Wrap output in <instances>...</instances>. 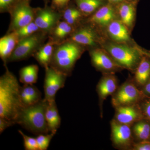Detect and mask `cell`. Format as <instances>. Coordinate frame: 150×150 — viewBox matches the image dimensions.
<instances>
[{"instance_id": "6da1fadb", "label": "cell", "mask_w": 150, "mask_h": 150, "mask_svg": "<svg viewBox=\"0 0 150 150\" xmlns=\"http://www.w3.org/2000/svg\"><path fill=\"white\" fill-rule=\"evenodd\" d=\"M6 71L0 77V117L16 121L24 106L21 97V86L16 76L5 67Z\"/></svg>"}, {"instance_id": "7a4b0ae2", "label": "cell", "mask_w": 150, "mask_h": 150, "mask_svg": "<svg viewBox=\"0 0 150 150\" xmlns=\"http://www.w3.org/2000/svg\"><path fill=\"white\" fill-rule=\"evenodd\" d=\"M48 102L44 99L35 104L24 106L17 119L16 124L35 135L49 132L46 120Z\"/></svg>"}, {"instance_id": "3957f363", "label": "cell", "mask_w": 150, "mask_h": 150, "mask_svg": "<svg viewBox=\"0 0 150 150\" xmlns=\"http://www.w3.org/2000/svg\"><path fill=\"white\" fill-rule=\"evenodd\" d=\"M83 51L81 46L69 40L56 44L50 66L69 76Z\"/></svg>"}, {"instance_id": "277c9868", "label": "cell", "mask_w": 150, "mask_h": 150, "mask_svg": "<svg viewBox=\"0 0 150 150\" xmlns=\"http://www.w3.org/2000/svg\"><path fill=\"white\" fill-rule=\"evenodd\" d=\"M108 54L121 68L136 70L142 57L150 54L146 51H141L123 44L110 43L106 47Z\"/></svg>"}, {"instance_id": "5b68a950", "label": "cell", "mask_w": 150, "mask_h": 150, "mask_svg": "<svg viewBox=\"0 0 150 150\" xmlns=\"http://www.w3.org/2000/svg\"><path fill=\"white\" fill-rule=\"evenodd\" d=\"M48 34L40 30L19 40L18 43L7 61L10 62H20L33 56L44 43Z\"/></svg>"}, {"instance_id": "8992f818", "label": "cell", "mask_w": 150, "mask_h": 150, "mask_svg": "<svg viewBox=\"0 0 150 150\" xmlns=\"http://www.w3.org/2000/svg\"><path fill=\"white\" fill-rule=\"evenodd\" d=\"M113 95L112 103L115 108L140 104L149 98L142 90L139 89L135 84L131 81L123 83Z\"/></svg>"}, {"instance_id": "52a82bcc", "label": "cell", "mask_w": 150, "mask_h": 150, "mask_svg": "<svg viewBox=\"0 0 150 150\" xmlns=\"http://www.w3.org/2000/svg\"><path fill=\"white\" fill-rule=\"evenodd\" d=\"M31 0H21L8 13L11 22L7 33L14 32L34 21L35 8L30 6Z\"/></svg>"}, {"instance_id": "ba28073f", "label": "cell", "mask_w": 150, "mask_h": 150, "mask_svg": "<svg viewBox=\"0 0 150 150\" xmlns=\"http://www.w3.org/2000/svg\"><path fill=\"white\" fill-rule=\"evenodd\" d=\"M45 69L44 99L47 102H53L56 100L57 92L64 86L68 76L50 66Z\"/></svg>"}, {"instance_id": "9c48e42d", "label": "cell", "mask_w": 150, "mask_h": 150, "mask_svg": "<svg viewBox=\"0 0 150 150\" xmlns=\"http://www.w3.org/2000/svg\"><path fill=\"white\" fill-rule=\"evenodd\" d=\"M62 19V13L51 6L35 8L34 21L40 30L49 33Z\"/></svg>"}, {"instance_id": "30bf717a", "label": "cell", "mask_w": 150, "mask_h": 150, "mask_svg": "<svg viewBox=\"0 0 150 150\" xmlns=\"http://www.w3.org/2000/svg\"><path fill=\"white\" fill-rule=\"evenodd\" d=\"M110 126L111 139L115 146L125 149L132 146L133 139L130 126L119 123L114 119L110 122Z\"/></svg>"}, {"instance_id": "8fae6325", "label": "cell", "mask_w": 150, "mask_h": 150, "mask_svg": "<svg viewBox=\"0 0 150 150\" xmlns=\"http://www.w3.org/2000/svg\"><path fill=\"white\" fill-rule=\"evenodd\" d=\"M115 120L119 123L131 125L145 118L140 104L115 108Z\"/></svg>"}, {"instance_id": "7c38bea8", "label": "cell", "mask_w": 150, "mask_h": 150, "mask_svg": "<svg viewBox=\"0 0 150 150\" xmlns=\"http://www.w3.org/2000/svg\"><path fill=\"white\" fill-rule=\"evenodd\" d=\"M92 64L96 69L107 72H112L122 68L108 53L102 49L96 48L90 52Z\"/></svg>"}, {"instance_id": "4fadbf2b", "label": "cell", "mask_w": 150, "mask_h": 150, "mask_svg": "<svg viewBox=\"0 0 150 150\" xmlns=\"http://www.w3.org/2000/svg\"><path fill=\"white\" fill-rule=\"evenodd\" d=\"M67 40L72 41L81 46L93 47L96 45L97 35L91 27L83 26L75 29Z\"/></svg>"}, {"instance_id": "5bb4252c", "label": "cell", "mask_w": 150, "mask_h": 150, "mask_svg": "<svg viewBox=\"0 0 150 150\" xmlns=\"http://www.w3.org/2000/svg\"><path fill=\"white\" fill-rule=\"evenodd\" d=\"M118 88V81L115 76L108 74L104 76L97 86L96 91L99 99V105L102 109L103 103L109 96L113 94Z\"/></svg>"}, {"instance_id": "9a60e30c", "label": "cell", "mask_w": 150, "mask_h": 150, "mask_svg": "<svg viewBox=\"0 0 150 150\" xmlns=\"http://www.w3.org/2000/svg\"><path fill=\"white\" fill-rule=\"evenodd\" d=\"M20 39L16 31L6 33L0 39V57L4 67L7 61L19 41Z\"/></svg>"}, {"instance_id": "2e32d148", "label": "cell", "mask_w": 150, "mask_h": 150, "mask_svg": "<svg viewBox=\"0 0 150 150\" xmlns=\"http://www.w3.org/2000/svg\"><path fill=\"white\" fill-rule=\"evenodd\" d=\"M115 12L110 4L103 6L98 10L89 18L88 23L101 26L108 25L115 18Z\"/></svg>"}, {"instance_id": "e0dca14e", "label": "cell", "mask_w": 150, "mask_h": 150, "mask_svg": "<svg viewBox=\"0 0 150 150\" xmlns=\"http://www.w3.org/2000/svg\"><path fill=\"white\" fill-rule=\"evenodd\" d=\"M75 28L64 21L61 20L48 35V38L56 44L64 42L70 37Z\"/></svg>"}, {"instance_id": "ac0fdd59", "label": "cell", "mask_w": 150, "mask_h": 150, "mask_svg": "<svg viewBox=\"0 0 150 150\" xmlns=\"http://www.w3.org/2000/svg\"><path fill=\"white\" fill-rule=\"evenodd\" d=\"M56 45L53 40L48 38V41L44 43L33 56L38 64L45 69L51 64Z\"/></svg>"}, {"instance_id": "d6986e66", "label": "cell", "mask_w": 150, "mask_h": 150, "mask_svg": "<svg viewBox=\"0 0 150 150\" xmlns=\"http://www.w3.org/2000/svg\"><path fill=\"white\" fill-rule=\"evenodd\" d=\"M107 31L111 38L118 43L128 42L130 40L126 26L121 21H112L108 25Z\"/></svg>"}, {"instance_id": "ffe728a7", "label": "cell", "mask_w": 150, "mask_h": 150, "mask_svg": "<svg viewBox=\"0 0 150 150\" xmlns=\"http://www.w3.org/2000/svg\"><path fill=\"white\" fill-rule=\"evenodd\" d=\"M135 79L137 85L142 87L150 79V54L142 57L136 70Z\"/></svg>"}, {"instance_id": "44dd1931", "label": "cell", "mask_w": 150, "mask_h": 150, "mask_svg": "<svg viewBox=\"0 0 150 150\" xmlns=\"http://www.w3.org/2000/svg\"><path fill=\"white\" fill-rule=\"evenodd\" d=\"M46 116L49 132L55 135L61 123V117L57 108L56 100L48 102Z\"/></svg>"}, {"instance_id": "7402d4cb", "label": "cell", "mask_w": 150, "mask_h": 150, "mask_svg": "<svg viewBox=\"0 0 150 150\" xmlns=\"http://www.w3.org/2000/svg\"><path fill=\"white\" fill-rule=\"evenodd\" d=\"M39 68L37 65L32 64L21 68L19 71V81L23 84H33L38 79Z\"/></svg>"}, {"instance_id": "603a6c76", "label": "cell", "mask_w": 150, "mask_h": 150, "mask_svg": "<svg viewBox=\"0 0 150 150\" xmlns=\"http://www.w3.org/2000/svg\"><path fill=\"white\" fill-rule=\"evenodd\" d=\"M133 132L139 141H150V121L144 118L137 122L133 127Z\"/></svg>"}, {"instance_id": "cb8c5ba5", "label": "cell", "mask_w": 150, "mask_h": 150, "mask_svg": "<svg viewBox=\"0 0 150 150\" xmlns=\"http://www.w3.org/2000/svg\"><path fill=\"white\" fill-rule=\"evenodd\" d=\"M121 21L127 27H130L134 21L135 10L132 4L123 3L118 8Z\"/></svg>"}, {"instance_id": "d4e9b609", "label": "cell", "mask_w": 150, "mask_h": 150, "mask_svg": "<svg viewBox=\"0 0 150 150\" xmlns=\"http://www.w3.org/2000/svg\"><path fill=\"white\" fill-rule=\"evenodd\" d=\"M77 7L82 13L89 15L93 13L100 7L102 0H74Z\"/></svg>"}, {"instance_id": "484cf974", "label": "cell", "mask_w": 150, "mask_h": 150, "mask_svg": "<svg viewBox=\"0 0 150 150\" xmlns=\"http://www.w3.org/2000/svg\"><path fill=\"white\" fill-rule=\"evenodd\" d=\"M21 89L29 97L32 104L41 100V93L40 91L33 84H24Z\"/></svg>"}, {"instance_id": "4316f807", "label": "cell", "mask_w": 150, "mask_h": 150, "mask_svg": "<svg viewBox=\"0 0 150 150\" xmlns=\"http://www.w3.org/2000/svg\"><path fill=\"white\" fill-rule=\"evenodd\" d=\"M40 30V28L33 21L18 30L16 32L18 35L20 40L21 39L30 36Z\"/></svg>"}, {"instance_id": "83f0119b", "label": "cell", "mask_w": 150, "mask_h": 150, "mask_svg": "<svg viewBox=\"0 0 150 150\" xmlns=\"http://www.w3.org/2000/svg\"><path fill=\"white\" fill-rule=\"evenodd\" d=\"M55 134L53 133L50 134H41L38 135L36 137L38 145L39 150H46L48 149L51 140Z\"/></svg>"}, {"instance_id": "f1b7e54d", "label": "cell", "mask_w": 150, "mask_h": 150, "mask_svg": "<svg viewBox=\"0 0 150 150\" xmlns=\"http://www.w3.org/2000/svg\"><path fill=\"white\" fill-rule=\"evenodd\" d=\"M18 132L23 138L25 149V150H39L36 138L28 137L27 135H25L21 130H18Z\"/></svg>"}, {"instance_id": "f546056e", "label": "cell", "mask_w": 150, "mask_h": 150, "mask_svg": "<svg viewBox=\"0 0 150 150\" xmlns=\"http://www.w3.org/2000/svg\"><path fill=\"white\" fill-rule=\"evenodd\" d=\"M21 0H0L1 13H9L11 9Z\"/></svg>"}, {"instance_id": "4dcf8cb0", "label": "cell", "mask_w": 150, "mask_h": 150, "mask_svg": "<svg viewBox=\"0 0 150 150\" xmlns=\"http://www.w3.org/2000/svg\"><path fill=\"white\" fill-rule=\"evenodd\" d=\"M71 0H51V6L62 13L69 5Z\"/></svg>"}, {"instance_id": "1f68e13d", "label": "cell", "mask_w": 150, "mask_h": 150, "mask_svg": "<svg viewBox=\"0 0 150 150\" xmlns=\"http://www.w3.org/2000/svg\"><path fill=\"white\" fill-rule=\"evenodd\" d=\"M141 106L145 118L150 121V97L143 101Z\"/></svg>"}, {"instance_id": "d6a6232c", "label": "cell", "mask_w": 150, "mask_h": 150, "mask_svg": "<svg viewBox=\"0 0 150 150\" xmlns=\"http://www.w3.org/2000/svg\"><path fill=\"white\" fill-rule=\"evenodd\" d=\"M133 150H150V141H139L133 145Z\"/></svg>"}, {"instance_id": "836d02e7", "label": "cell", "mask_w": 150, "mask_h": 150, "mask_svg": "<svg viewBox=\"0 0 150 150\" xmlns=\"http://www.w3.org/2000/svg\"><path fill=\"white\" fill-rule=\"evenodd\" d=\"M16 124L14 121L7 120L5 118L0 117V134H1L8 127Z\"/></svg>"}, {"instance_id": "e575fe53", "label": "cell", "mask_w": 150, "mask_h": 150, "mask_svg": "<svg viewBox=\"0 0 150 150\" xmlns=\"http://www.w3.org/2000/svg\"><path fill=\"white\" fill-rule=\"evenodd\" d=\"M145 94L150 97V79L143 87L142 90Z\"/></svg>"}, {"instance_id": "d590c367", "label": "cell", "mask_w": 150, "mask_h": 150, "mask_svg": "<svg viewBox=\"0 0 150 150\" xmlns=\"http://www.w3.org/2000/svg\"><path fill=\"white\" fill-rule=\"evenodd\" d=\"M108 1L111 3H118L121 2L123 0H108Z\"/></svg>"}, {"instance_id": "8d00e7d4", "label": "cell", "mask_w": 150, "mask_h": 150, "mask_svg": "<svg viewBox=\"0 0 150 150\" xmlns=\"http://www.w3.org/2000/svg\"><path fill=\"white\" fill-rule=\"evenodd\" d=\"M45 4V5H48V3L50 2V0H43Z\"/></svg>"}]
</instances>
